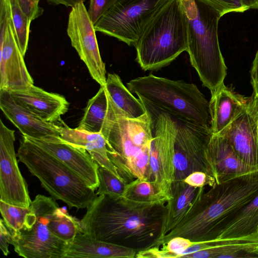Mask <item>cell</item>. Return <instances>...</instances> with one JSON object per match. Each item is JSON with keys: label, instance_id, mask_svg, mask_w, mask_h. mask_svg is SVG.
<instances>
[{"label": "cell", "instance_id": "obj_1", "mask_svg": "<svg viewBox=\"0 0 258 258\" xmlns=\"http://www.w3.org/2000/svg\"><path fill=\"white\" fill-rule=\"evenodd\" d=\"M166 203L97 196L80 220L82 232L137 251L149 248L160 237Z\"/></svg>", "mask_w": 258, "mask_h": 258}, {"label": "cell", "instance_id": "obj_2", "mask_svg": "<svg viewBox=\"0 0 258 258\" xmlns=\"http://www.w3.org/2000/svg\"><path fill=\"white\" fill-rule=\"evenodd\" d=\"M258 195V170L215 184L207 191L199 187L187 212L178 224L159 239L155 246L181 236L192 242L219 238L237 213Z\"/></svg>", "mask_w": 258, "mask_h": 258}, {"label": "cell", "instance_id": "obj_3", "mask_svg": "<svg viewBox=\"0 0 258 258\" xmlns=\"http://www.w3.org/2000/svg\"><path fill=\"white\" fill-rule=\"evenodd\" d=\"M106 93L108 107L101 133L106 142L109 159L125 183L137 178L152 181L151 115L147 111L139 117H130Z\"/></svg>", "mask_w": 258, "mask_h": 258}, {"label": "cell", "instance_id": "obj_4", "mask_svg": "<svg viewBox=\"0 0 258 258\" xmlns=\"http://www.w3.org/2000/svg\"><path fill=\"white\" fill-rule=\"evenodd\" d=\"M188 30L186 51L203 85L213 94L223 83L227 67L218 40L221 18L213 8L199 0H179Z\"/></svg>", "mask_w": 258, "mask_h": 258}, {"label": "cell", "instance_id": "obj_5", "mask_svg": "<svg viewBox=\"0 0 258 258\" xmlns=\"http://www.w3.org/2000/svg\"><path fill=\"white\" fill-rule=\"evenodd\" d=\"M127 86L141 101L177 120L210 130L209 102L194 84L149 74L131 80Z\"/></svg>", "mask_w": 258, "mask_h": 258}, {"label": "cell", "instance_id": "obj_6", "mask_svg": "<svg viewBox=\"0 0 258 258\" xmlns=\"http://www.w3.org/2000/svg\"><path fill=\"white\" fill-rule=\"evenodd\" d=\"M188 44L187 20L179 0H171L150 22L135 47L136 60L144 71L169 64Z\"/></svg>", "mask_w": 258, "mask_h": 258}, {"label": "cell", "instance_id": "obj_7", "mask_svg": "<svg viewBox=\"0 0 258 258\" xmlns=\"http://www.w3.org/2000/svg\"><path fill=\"white\" fill-rule=\"evenodd\" d=\"M17 156L54 200L69 209L87 208L97 196L75 172L28 138L22 136Z\"/></svg>", "mask_w": 258, "mask_h": 258}, {"label": "cell", "instance_id": "obj_8", "mask_svg": "<svg viewBox=\"0 0 258 258\" xmlns=\"http://www.w3.org/2000/svg\"><path fill=\"white\" fill-rule=\"evenodd\" d=\"M30 207L31 211L23 227L17 231L8 230L15 251L25 258H65L69 243L54 235L48 226L58 204L51 197L38 195Z\"/></svg>", "mask_w": 258, "mask_h": 258}, {"label": "cell", "instance_id": "obj_9", "mask_svg": "<svg viewBox=\"0 0 258 258\" xmlns=\"http://www.w3.org/2000/svg\"><path fill=\"white\" fill-rule=\"evenodd\" d=\"M171 1L118 0L94 25L95 30L135 46L148 24Z\"/></svg>", "mask_w": 258, "mask_h": 258}, {"label": "cell", "instance_id": "obj_10", "mask_svg": "<svg viewBox=\"0 0 258 258\" xmlns=\"http://www.w3.org/2000/svg\"><path fill=\"white\" fill-rule=\"evenodd\" d=\"M0 90L11 92L34 84L18 45L9 0H0Z\"/></svg>", "mask_w": 258, "mask_h": 258}, {"label": "cell", "instance_id": "obj_11", "mask_svg": "<svg viewBox=\"0 0 258 258\" xmlns=\"http://www.w3.org/2000/svg\"><path fill=\"white\" fill-rule=\"evenodd\" d=\"M177 120L162 111L157 116L155 136L151 143L150 164L152 181L161 197L166 201L171 197L175 179L174 144Z\"/></svg>", "mask_w": 258, "mask_h": 258}, {"label": "cell", "instance_id": "obj_12", "mask_svg": "<svg viewBox=\"0 0 258 258\" xmlns=\"http://www.w3.org/2000/svg\"><path fill=\"white\" fill-rule=\"evenodd\" d=\"M211 135L210 129L177 120L174 144V180H184L195 171H202L214 177L206 154Z\"/></svg>", "mask_w": 258, "mask_h": 258}, {"label": "cell", "instance_id": "obj_13", "mask_svg": "<svg viewBox=\"0 0 258 258\" xmlns=\"http://www.w3.org/2000/svg\"><path fill=\"white\" fill-rule=\"evenodd\" d=\"M67 31L72 46L86 64L92 79L100 86H105V64L100 53L94 25L84 2L72 8Z\"/></svg>", "mask_w": 258, "mask_h": 258}, {"label": "cell", "instance_id": "obj_14", "mask_svg": "<svg viewBox=\"0 0 258 258\" xmlns=\"http://www.w3.org/2000/svg\"><path fill=\"white\" fill-rule=\"evenodd\" d=\"M15 140V131L8 127L0 119V201L28 208L32 201L18 166Z\"/></svg>", "mask_w": 258, "mask_h": 258}, {"label": "cell", "instance_id": "obj_15", "mask_svg": "<svg viewBox=\"0 0 258 258\" xmlns=\"http://www.w3.org/2000/svg\"><path fill=\"white\" fill-rule=\"evenodd\" d=\"M258 100L252 95L225 135L234 150L248 166L258 169Z\"/></svg>", "mask_w": 258, "mask_h": 258}, {"label": "cell", "instance_id": "obj_16", "mask_svg": "<svg viewBox=\"0 0 258 258\" xmlns=\"http://www.w3.org/2000/svg\"><path fill=\"white\" fill-rule=\"evenodd\" d=\"M9 92L18 104L48 122H58L69 108L70 103L63 95L46 91L34 84Z\"/></svg>", "mask_w": 258, "mask_h": 258}, {"label": "cell", "instance_id": "obj_17", "mask_svg": "<svg viewBox=\"0 0 258 258\" xmlns=\"http://www.w3.org/2000/svg\"><path fill=\"white\" fill-rule=\"evenodd\" d=\"M0 108L22 136L49 142H61L56 124L43 121L21 107L8 91L0 90Z\"/></svg>", "mask_w": 258, "mask_h": 258}, {"label": "cell", "instance_id": "obj_18", "mask_svg": "<svg viewBox=\"0 0 258 258\" xmlns=\"http://www.w3.org/2000/svg\"><path fill=\"white\" fill-rule=\"evenodd\" d=\"M206 154L218 184L258 170L242 160L223 134L211 135Z\"/></svg>", "mask_w": 258, "mask_h": 258}, {"label": "cell", "instance_id": "obj_19", "mask_svg": "<svg viewBox=\"0 0 258 258\" xmlns=\"http://www.w3.org/2000/svg\"><path fill=\"white\" fill-rule=\"evenodd\" d=\"M28 138L62 162L90 188L95 190L97 189L98 164L85 149L62 142H49Z\"/></svg>", "mask_w": 258, "mask_h": 258}, {"label": "cell", "instance_id": "obj_20", "mask_svg": "<svg viewBox=\"0 0 258 258\" xmlns=\"http://www.w3.org/2000/svg\"><path fill=\"white\" fill-rule=\"evenodd\" d=\"M247 100L248 98L222 84L211 94L209 102L211 133L222 134L243 109Z\"/></svg>", "mask_w": 258, "mask_h": 258}, {"label": "cell", "instance_id": "obj_21", "mask_svg": "<svg viewBox=\"0 0 258 258\" xmlns=\"http://www.w3.org/2000/svg\"><path fill=\"white\" fill-rule=\"evenodd\" d=\"M60 122V124H56V128L61 142L85 149L98 165L106 168L122 180L108 158L106 142L101 133H88L77 128H71L61 120Z\"/></svg>", "mask_w": 258, "mask_h": 258}, {"label": "cell", "instance_id": "obj_22", "mask_svg": "<svg viewBox=\"0 0 258 258\" xmlns=\"http://www.w3.org/2000/svg\"><path fill=\"white\" fill-rule=\"evenodd\" d=\"M137 252L133 248L93 239L79 232L69 243L65 258H135Z\"/></svg>", "mask_w": 258, "mask_h": 258}, {"label": "cell", "instance_id": "obj_23", "mask_svg": "<svg viewBox=\"0 0 258 258\" xmlns=\"http://www.w3.org/2000/svg\"><path fill=\"white\" fill-rule=\"evenodd\" d=\"M198 188L188 185L184 180L174 181L171 187V197L166 205L161 233L158 240L178 224L189 208Z\"/></svg>", "mask_w": 258, "mask_h": 258}, {"label": "cell", "instance_id": "obj_24", "mask_svg": "<svg viewBox=\"0 0 258 258\" xmlns=\"http://www.w3.org/2000/svg\"><path fill=\"white\" fill-rule=\"evenodd\" d=\"M184 258H258V235L227 239L221 245L184 255Z\"/></svg>", "mask_w": 258, "mask_h": 258}, {"label": "cell", "instance_id": "obj_25", "mask_svg": "<svg viewBox=\"0 0 258 258\" xmlns=\"http://www.w3.org/2000/svg\"><path fill=\"white\" fill-rule=\"evenodd\" d=\"M258 235V195L236 214L218 239L243 238Z\"/></svg>", "mask_w": 258, "mask_h": 258}, {"label": "cell", "instance_id": "obj_26", "mask_svg": "<svg viewBox=\"0 0 258 258\" xmlns=\"http://www.w3.org/2000/svg\"><path fill=\"white\" fill-rule=\"evenodd\" d=\"M104 87L116 106L129 117L138 118L146 113L143 103L133 96L116 74H108Z\"/></svg>", "mask_w": 258, "mask_h": 258}, {"label": "cell", "instance_id": "obj_27", "mask_svg": "<svg viewBox=\"0 0 258 258\" xmlns=\"http://www.w3.org/2000/svg\"><path fill=\"white\" fill-rule=\"evenodd\" d=\"M108 100L104 86H100L84 109L78 130L91 133H101L107 113Z\"/></svg>", "mask_w": 258, "mask_h": 258}, {"label": "cell", "instance_id": "obj_28", "mask_svg": "<svg viewBox=\"0 0 258 258\" xmlns=\"http://www.w3.org/2000/svg\"><path fill=\"white\" fill-rule=\"evenodd\" d=\"M48 226L54 235L68 243L82 230L80 220L70 215L64 208L57 207L53 212L49 216Z\"/></svg>", "mask_w": 258, "mask_h": 258}, {"label": "cell", "instance_id": "obj_29", "mask_svg": "<svg viewBox=\"0 0 258 258\" xmlns=\"http://www.w3.org/2000/svg\"><path fill=\"white\" fill-rule=\"evenodd\" d=\"M11 18L21 51L25 56L28 48L31 21L24 13L18 0H9Z\"/></svg>", "mask_w": 258, "mask_h": 258}, {"label": "cell", "instance_id": "obj_30", "mask_svg": "<svg viewBox=\"0 0 258 258\" xmlns=\"http://www.w3.org/2000/svg\"><path fill=\"white\" fill-rule=\"evenodd\" d=\"M99 186L96 194L113 197L124 196L127 184L106 168L98 164Z\"/></svg>", "mask_w": 258, "mask_h": 258}, {"label": "cell", "instance_id": "obj_31", "mask_svg": "<svg viewBox=\"0 0 258 258\" xmlns=\"http://www.w3.org/2000/svg\"><path fill=\"white\" fill-rule=\"evenodd\" d=\"M124 197L138 201H164L167 202L161 197L152 181L139 178L127 184Z\"/></svg>", "mask_w": 258, "mask_h": 258}, {"label": "cell", "instance_id": "obj_32", "mask_svg": "<svg viewBox=\"0 0 258 258\" xmlns=\"http://www.w3.org/2000/svg\"><path fill=\"white\" fill-rule=\"evenodd\" d=\"M0 211L8 229L10 231H17L24 226L31 209L30 207L16 206L0 201Z\"/></svg>", "mask_w": 258, "mask_h": 258}, {"label": "cell", "instance_id": "obj_33", "mask_svg": "<svg viewBox=\"0 0 258 258\" xmlns=\"http://www.w3.org/2000/svg\"><path fill=\"white\" fill-rule=\"evenodd\" d=\"M215 10L221 17L231 12L243 13L247 8L241 0H199Z\"/></svg>", "mask_w": 258, "mask_h": 258}, {"label": "cell", "instance_id": "obj_34", "mask_svg": "<svg viewBox=\"0 0 258 258\" xmlns=\"http://www.w3.org/2000/svg\"><path fill=\"white\" fill-rule=\"evenodd\" d=\"M194 242L186 238L176 236L169 240L161 248L165 251L166 258H178Z\"/></svg>", "mask_w": 258, "mask_h": 258}, {"label": "cell", "instance_id": "obj_35", "mask_svg": "<svg viewBox=\"0 0 258 258\" xmlns=\"http://www.w3.org/2000/svg\"><path fill=\"white\" fill-rule=\"evenodd\" d=\"M118 0H90L88 10L89 16L95 25Z\"/></svg>", "mask_w": 258, "mask_h": 258}, {"label": "cell", "instance_id": "obj_36", "mask_svg": "<svg viewBox=\"0 0 258 258\" xmlns=\"http://www.w3.org/2000/svg\"><path fill=\"white\" fill-rule=\"evenodd\" d=\"M184 181L188 185L196 187L207 185L212 187L217 183L214 177L202 171H195L190 173L184 179Z\"/></svg>", "mask_w": 258, "mask_h": 258}, {"label": "cell", "instance_id": "obj_37", "mask_svg": "<svg viewBox=\"0 0 258 258\" xmlns=\"http://www.w3.org/2000/svg\"><path fill=\"white\" fill-rule=\"evenodd\" d=\"M40 0H18L24 13L32 21L41 16L44 9L39 5Z\"/></svg>", "mask_w": 258, "mask_h": 258}, {"label": "cell", "instance_id": "obj_38", "mask_svg": "<svg viewBox=\"0 0 258 258\" xmlns=\"http://www.w3.org/2000/svg\"><path fill=\"white\" fill-rule=\"evenodd\" d=\"M10 238L9 231L2 218L0 220V248L5 256H7L10 253L9 250Z\"/></svg>", "mask_w": 258, "mask_h": 258}, {"label": "cell", "instance_id": "obj_39", "mask_svg": "<svg viewBox=\"0 0 258 258\" xmlns=\"http://www.w3.org/2000/svg\"><path fill=\"white\" fill-rule=\"evenodd\" d=\"M251 84L253 89V94L258 100V50L256 52L252 62L250 71Z\"/></svg>", "mask_w": 258, "mask_h": 258}, {"label": "cell", "instance_id": "obj_40", "mask_svg": "<svg viewBox=\"0 0 258 258\" xmlns=\"http://www.w3.org/2000/svg\"><path fill=\"white\" fill-rule=\"evenodd\" d=\"M48 3L52 5H62L67 7H73L81 2L86 0H46Z\"/></svg>", "mask_w": 258, "mask_h": 258}, {"label": "cell", "instance_id": "obj_41", "mask_svg": "<svg viewBox=\"0 0 258 258\" xmlns=\"http://www.w3.org/2000/svg\"><path fill=\"white\" fill-rule=\"evenodd\" d=\"M247 9H258V0H241Z\"/></svg>", "mask_w": 258, "mask_h": 258}, {"label": "cell", "instance_id": "obj_42", "mask_svg": "<svg viewBox=\"0 0 258 258\" xmlns=\"http://www.w3.org/2000/svg\"><path fill=\"white\" fill-rule=\"evenodd\" d=\"M257 127H258V120H257Z\"/></svg>", "mask_w": 258, "mask_h": 258}]
</instances>
